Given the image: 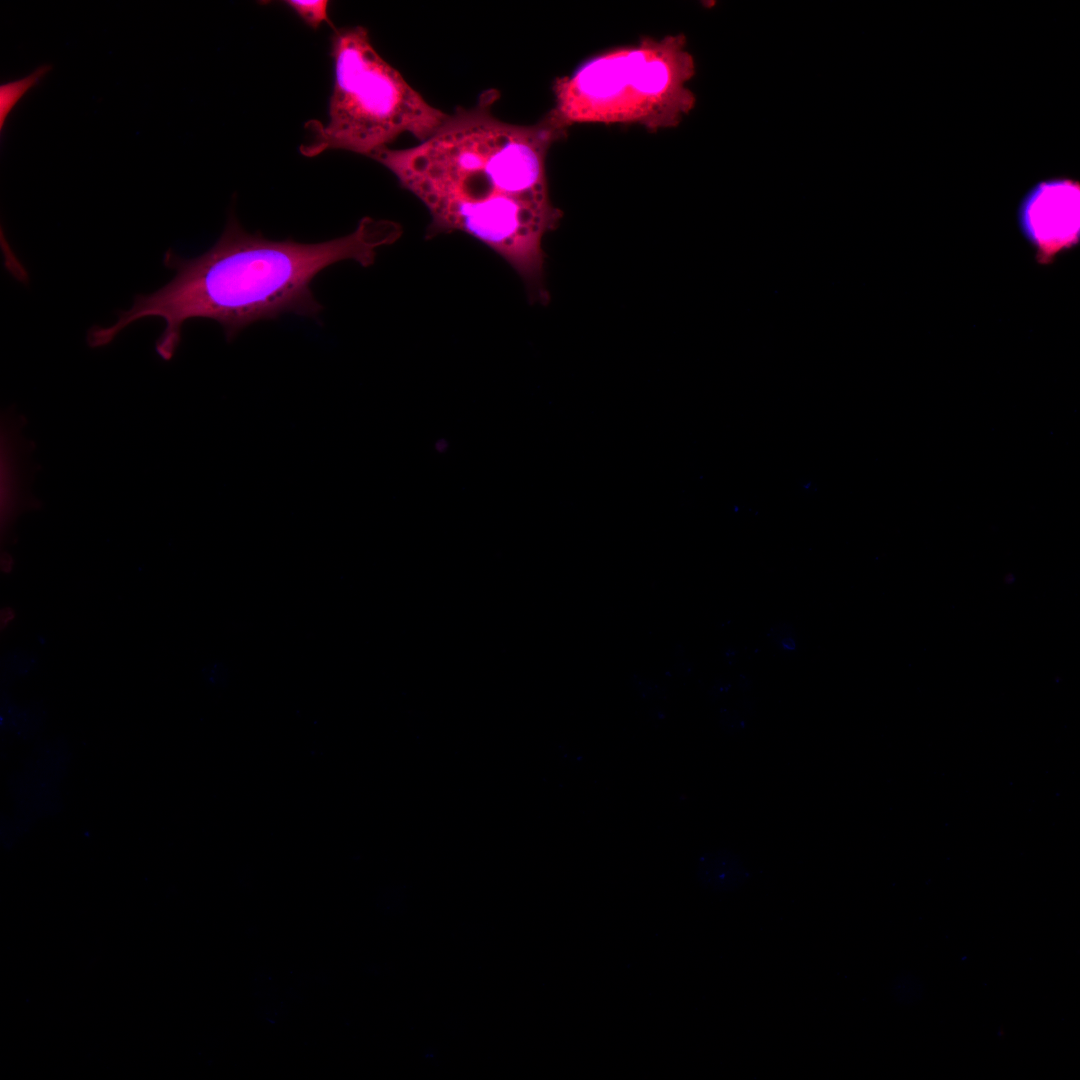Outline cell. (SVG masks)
I'll return each mask as SVG.
<instances>
[{
    "instance_id": "obj_1",
    "label": "cell",
    "mask_w": 1080,
    "mask_h": 1080,
    "mask_svg": "<svg viewBox=\"0 0 1080 1080\" xmlns=\"http://www.w3.org/2000/svg\"><path fill=\"white\" fill-rule=\"evenodd\" d=\"M498 98L487 90L418 145L386 147L370 158L426 207L427 239L468 235L511 266L530 301L546 304L543 241L563 217L550 196L546 160L567 128L550 110L533 124L502 121L493 113Z\"/></svg>"
},
{
    "instance_id": "obj_2",
    "label": "cell",
    "mask_w": 1080,
    "mask_h": 1080,
    "mask_svg": "<svg viewBox=\"0 0 1080 1080\" xmlns=\"http://www.w3.org/2000/svg\"><path fill=\"white\" fill-rule=\"evenodd\" d=\"M402 233L398 222L365 216L353 232L328 241L271 240L247 232L231 213L220 238L205 253L185 259L166 251L163 263L175 271L173 279L151 294L137 295L112 325L92 326L87 345L105 347L132 323L157 317L165 327L155 352L170 361L185 323L192 319L216 321L231 342L252 323L285 313L317 318L323 307L311 289L315 277L346 260L373 265L378 249L392 245Z\"/></svg>"
},
{
    "instance_id": "obj_3",
    "label": "cell",
    "mask_w": 1080,
    "mask_h": 1080,
    "mask_svg": "<svg viewBox=\"0 0 1080 1080\" xmlns=\"http://www.w3.org/2000/svg\"><path fill=\"white\" fill-rule=\"evenodd\" d=\"M683 34L644 37L597 54L553 82L550 109L574 124H637L651 132L673 128L694 108L686 87L695 63Z\"/></svg>"
},
{
    "instance_id": "obj_4",
    "label": "cell",
    "mask_w": 1080,
    "mask_h": 1080,
    "mask_svg": "<svg viewBox=\"0 0 1080 1080\" xmlns=\"http://www.w3.org/2000/svg\"><path fill=\"white\" fill-rule=\"evenodd\" d=\"M331 56L335 79L328 121L305 124L310 141L300 146L304 156L333 149L370 157L403 133L422 142L446 122L449 114L432 106L380 56L365 27L335 29Z\"/></svg>"
},
{
    "instance_id": "obj_5",
    "label": "cell",
    "mask_w": 1080,
    "mask_h": 1080,
    "mask_svg": "<svg viewBox=\"0 0 1080 1080\" xmlns=\"http://www.w3.org/2000/svg\"><path fill=\"white\" fill-rule=\"evenodd\" d=\"M1017 223L1036 261L1052 264L1080 243V182L1069 176L1038 181L1020 200Z\"/></svg>"
},
{
    "instance_id": "obj_6",
    "label": "cell",
    "mask_w": 1080,
    "mask_h": 1080,
    "mask_svg": "<svg viewBox=\"0 0 1080 1080\" xmlns=\"http://www.w3.org/2000/svg\"><path fill=\"white\" fill-rule=\"evenodd\" d=\"M23 415L8 409L1 415L0 432V506L1 526L6 529L22 510L40 504L29 491V480L36 468H29L35 444L22 434Z\"/></svg>"
},
{
    "instance_id": "obj_7",
    "label": "cell",
    "mask_w": 1080,
    "mask_h": 1080,
    "mask_svg": "<svg viewBox=\"0 0 1080 1080\" xmlns=\"http://www.w3.org/2000/svg\"><path fill=\"white\" fill-rule=\"evenodd\" d=\"M696 877L703 888L726 893L740 889L750 873L737 854L719 849L706 852L698 859Z\"/></svg>"
},
{
    "instance_id": "obj_8",
    "label": "cell",
    "mask_w": 1080,
    "mask_h": 1080,
    "mask_svg": "<svg viewBox=\"0 0 1080 1080\" xmlns=\"http://www.w3.org/2000/svg\"><path fill=\"white\" fill-rule=\"evenodd\" d=\"M51 65L43 64L23 78L2 83L0 85V129L2 130L9 113L19 100L36 86L39 81L51 70Z\"/></svg>"
},
{
    "instance_id": "obj_9",
    "label": "cell",
    "mask_w": 1080,
    "mask_h": 1080,
    "mask_svg": "<svg viewBox=\"0 0 1080 1080\" xmlns=\"http://www.w3.org/2000/svg\"><path fill=\"white\" fill-rule=\"evenodd\" d=\"M284 3L290 7L304 23L313 29H317L323 22L331 25V21L328 17V1L288 0Z\"/></svg>"
},
{
    "instance_id": "obj_10",
    "label": "cell",
    "mask_w": 1080,
    "mask_h": 1080,
    "mask_svg": "<svg viewBox=\"0 0 1080 1080\" xmlns=\"http://www.w3.org/2000/svg\"><path fill=\"white\" fill-rule=\"evenodd\" d=\"M13 617H14V614H13L12 610H10V609L3 610L2 614H1V624L3 626L7 625L13 619Z\"/></svg>"
},
{
    "instance_id": "obj_11",
    "label": "cell",
    "mask_w": 1080,
    "mask_h": 1080,
    "mask_svg": "<svg viewBox=\"0 0 1080 1080\" xmlns=\"http://www.w3.org/2000/svg\"><path fill=\"white\" fill-rule=\"evenodd\" d=\"M1 566H2V569L4 571H9L11 569V567H12V559L7 558V556L4 555V557H2V560H1Z\"/></svg>"
}]
</instances>
